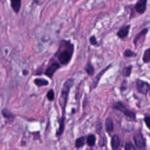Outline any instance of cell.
<instances>
[{
  "label": "cell",
  "instance_id": "6da1fadb",
  "mask_svg": "<svg viewBox=\"0 0 150 150\" xmlns=\"http://www.w3.org/2000/svg\"><path fill=\"white\" fill-rule=\"evenodd\" d=\"M74 51V45L70 41L62 40L60 42L57 56L62 64L66 65L70 61Z\"/></svg>",
  "mask_w": 150,
  "mask_h": 150
},
{
  "label": "cell",
  "instance_id": "7a4b0ae2",
  "mask_svg": "<svg viewBox=\"0 0 150 150\" xmlns=\"http://www.w3.org/2000/svg\"><path fill=\"white\" fill-rule=\"evenodd\" d=\"M74 83V80L72 79H70L67 80L62 88V91L60 93V95L59 98V105L62 110V117H64V113H65V109L66 106L67 104V98L69 96V93L70 92L71 87L73 86Z\"/></svg>",
  "mask_w": 150,
  "mask_h": 150
},
{
  "label": "cell",
  "instance_id": "3957f363",
  "mask_svg": "<svg viewBox=\"0 0 150 150\" xmlns=\"http://www.w3.org/2000/svg\"><path fill=\"white\" fill-rule=\"evenodd\" d=\"M114 108L121 112H122L125 115L129 118H135L136 114L134 112L130 110L127 108L120 101L116 102L114 105Z\"/></svg>",
  "mask_w": 150,
  "mask_h": 150
},
{
  "label": "cell",
  "instance_id": "277c9868",
  "mask_svg": "<svg viewBox=\"0 0 150 150\" xmlns=\"http://www.w3.org/2000/svg\"><path fill=\"white\" fill-rule=\"evenodd\" d=\"M133 139L137 148L139 150H145L146 148L145 139L141 132H137L133 136Z\"/></svg>",
  "mask_w": 150,
  "mask_h": 150
},
{
  "label": "cell",
  "instance_id": "5b68a950",
  "mask_svg": "<svg viewBox=\"0 0 150 150\" xmlns=\"http://www.w3.org/2000/svg\"><path fill=\"white\" fill-rule=\"evenodd\" d=\"M137 90L139 93L146 95L149 90L150 86L148 83L140 79H138L136 82Z\"/></svg>",
  "mask_w": 150,
  "mask_h": 150
},
{
  "label": "cell",
  "instance_id": "8992f818",
  "mask_svg": "<svg viewBox=\"0 0 150 150\" xmlns=\"http://www.w3.org/2000/svg\"><path fill=\"white\" fill-rule=\"evenodd\" d=\"M60 66L57 62H54L51 65H50L49 67H47V69L45 70V74L46 76L51 78L53 74L56 72V71L60 68Z\"/></svg>",
  "mask_w": 150,
  "mask_h": 150
},
{
  "label": "cell",
  "instance_id": "52a82bcc",
  "mask_svg": "<svg viewBox=\"0 0 150 150\" xmlns=\"http://www.w3.org/2000/svg\"><path fill=\"white\" fill-rule=\"evenodd\" d=\"M147 1L146 0H139L137 2L135 5V8L137 12L140 14H142L146 10V4Z\"/></svg>",
  "mask_w": 150,
  "mask_h": 150
},
{
  "label": "cell",
  "instance_id": "ba28073f",
  "mask_svg": "<svg viewBox=\"0 0 150 150\" xmlns=\"http://www.w3.org/2000/svg\"><path fill=\"white\" fill-rule=\"evenodd\" d=\"M121 141L119 137L117 135H114L111 139V146L112 150L118 149L120 145Z\"/></svg>",
  "mask_w": 150,
  "mask_h": 150
},
{
  "label": "cell",
  "instance_id": "9c48e42d",
  "mask_svg": "<svg viewBox=\"0 0 150 150\" xmlns=\"http://www.w3.org/2000/svg\"><path fill=\"white\" fill-rule=\"evenodd\" d=\"M129 28H130V25H125L122 26L117 32V36L122 39L125 38L129 33Z\"/></svg>",
  "mask_w": 150,
  "mask_h": 150
},
{
  "label": "cell",
  "instance_id": "30bf717a",
  "mask_svg": "<svg viewBox=\"0 0 150 150\" xmlns=\"http://www.w3.org/2000/svg\"><path fill=\"white\" fill-rule=\"evenodd\" d=\"M105 127L107 132L108 134H110L114 129V123L110 117H107L105 122Z\"/></svg>",
  "mask_w": 150,
  "mask_h": 150
},
{
  "label": "cell",
  "instance_id": "8fae6325",
  "mask_svg": "<svg viewBox=\"0 0 150 150\" xmlns=\"http://www.w3.org/2000/svg\"><path fill=\"white\" fill-rule=\"evenodd\" d=\"M148 31V28H145L144 29H142L139 33H138L137 36H135V39H134V43L135 44V45H137V43H138V40H140L141 38H142V37H145V36L146 35V34L147 33Z\"/></svg>",
  "mask_w": 150,
  "mask_h": 150
},
{
  "label": "cell",
  "instance_id": "7c38bea8",
  "mask_svg": "<svg viewBox=\"0 0 150 150\" xmlns=\"http://www.w3.org/2000/svg\"><path fill=\"white\" fill-rule=\"evenodd\" d=\"M11 5L15 12H18L21 6V1L20 0H11Z\"/></svg>",
  "mask_w": 150,
  "mask_h": 150
},
{
  "label": "cell",
  "instance_id": "4fadbf2b",
  "mask_svg": "<svg viewBox=\"0 0 150 150\" xmlns=\"http://www.w3.org/2000/svg\"><path fill=\"white\" fill-rule=\"evenodd\" d=\"M64 120L65 117H62L59 121V127L56 132V135L57 136H60L62 134L64 129Z\"/></svg>",
  "mask_w": 150,
  "mask_h": 150
},
{
  "label": "cell",
  "instance_id": "5bb4252c",
  "mask_svg": "<svg viewBox=\"0 0 150 150\" xmlns=\"http://www.w3.org/2000/svg\"><path fill=\"white\" fill-rule=\"evenodd\" d=\"M34 83L37 86H47L49 84V81L44 79H40V78H37L34 80Z\"/></svg>",
  "mask_w": 150,
  "mask_h": 150
},
{
  "label": "cell",
  "instance_id": "9a60e30c",
  "mask_svg": "<svg viewBox=\"0 0 150 150\" xmlns=\"http://www.w3.org/2000/svg\"><path fill=\"white\" fill-rule=\"evenodd\" d=\"M96 139V138L95 135L94 134H90L86 138L87 144L90 146H93L95 145Z\"/></svg>",
  "mask_w": 150,
  "mask_h": 150
},
{
  "label": "cell",
  "instance_id": "2e32d148",
  "mask_svg": "<svg viewBox=\"0 0 150 150\" xmlns=\"http://www.w3.org/2000/svg\"><path fill=\"white\" fill-rule=\"evenodd\" d=\"M85 144V137H81L75 141V146L79 148Z\"/></svg>",
  "mask_w": 150,
  "mask_h": 150
},
{
  "label": "cell",
  "instance_id": "e0dca14e",
  "mask_svg": "<svg viewBox=\"0 0 150 150\" xmlns=\"http://www.w3.org/2000/svg\"><path fill=\"white\" fill-rule=\"evenodd\" d=\"M84 69H85L86 73H87L88 75H90V76L93 75V74H94V67H93L92 64H91L90 62H88V63L86 64V66Z\"/></svg>",
  "mask_w": 150,
  "mask_h": 150
},
{
  "label": "cell",
  "instance_id": "ac0fdd59",
  "mask_svg": "<svg viewBox=\"0 0 150 150\" xmlns=\"http://www.w3.org/2000/svg\"><path fill=\"white\" fill-rule=\"evenodd\" d=\"M111 66V65H108L106 68H105L104 69H103L101 71H100L98 74V75L96 77V78H95V80H94V84H94V87H96L97 86V83H98V82L99 81V80H100V78L101 77V76H103V74L106 71V70L110 67Z\"/></svg>",
  "mask_w": 150,
  "mask_h": 150
},
{
  "label": "cell",
  "instance_id": "d6986e66",
  "mask_svg": "<svg viewBox=\"0 0 150 150\" xmlns=\"http://www.w3.org/2000/svg\"><path fill=\"white\" fill-rule=\"evenodd\" d=\"M142 60L145 63L150 62V48H148L146 50H145L143 55Z\"/></svg>",
  "mask_w": 150,
  "mask_h": 150
},
{
  "label": "cell",
  "instance_id": "ffe728a7",
  "mask_svg": "<svg viewBox=\"0 0 150 150\" xmlns=\"http://www.w3.org/2000/svg\"><path fill=\"white\" fill-rule=\"evenodd\" d=\"M2 114L3 115V116L6 118H13V114L11 113V112L7 108H5L2 110Z\"/></svg>",
  "mask_w": 150,
  "mask_h": 150
},
{
  "label": "cell",
  "instance_id": "44dd1931",
  "mask_svg": "<svg viewBox=\"0 0 150 150\" xmlns=\"http://www.w3.org/2000/svg\"><path fill=\"white\" fill-rule=\"evenodd\" d=\"M131 71H132V66H127L123 69L122 74L124 76L129 77L131 73Z\"/></svg>",
  "mask_w": 150,
  "mask_h": 150
},
{
  "label": "cell",
  "instance_id": "7402d4cb",
  "mask_svg": "<svg viewBox=\"0 0 150 150\" xmlns=\"http://www.w3.org/2000/svg\"><path fill=\"white\" fill-rule=\"evenodd\" d=\"M136 53L130 49H126L124 52V55L125 57H133L136 56Z\"/></svg>",
  "mask_w": 150,
  "mask_h": 150
},
{
  "label": "cell",
  "instance_id": "603a6c76",
  "mask_svg": "<svg viewBox=\"0 0 150 150\" xmlns=\"http://www.w3.org/2000/svg\"><path fill=\"white\" fill-rule=\"evenodd\" d=\"M47 97L49 101H53L54 98V93L53 89H50L47 93Z\"/></svg>",
  "mask_w": 150,
  "mask_h": 150
},
{
  "label": "cell",
  "instance_id": "cb8c5ba5",
  "mask_svg": "<svg viewBox=\"0 0 150 150\" xmlns=\"http://www.w3.org/2000/svg\"><path fill=\"white\" fill-rule=\"evenodd\" d=\"M125 150H136L134 145L131 142H127L125 145Z\"/></svg>",
  "mask_w": 150,
  "mask_h": 150
},
{
  "label": "cell",
  "instance_id": "d4e9b609",
  "mask_svg": "<svg viewBox=\"0 0 150 150\" xmlns=\"http://www.w3.org/2000/svg\"><path fill=\"white\" fill-rule=\"evenodd\" d=\"M89 41H90V43L91 45H96L97 43V39L96 38H95V36L93 35V36H91L90 39H89Z\"/></svg>",
  "mask_w": 150,
  "mask_h": 150
},
{
  "label": "cell",
  "instance_id": "484cf974",
  "mask_svg": "<svg viewBox=\"0 0 150 150\" xmlns=\"http://www.w3.org/2000/svg\"><path fill=\"white\" fill-rule=\"evenodd\" d=\"M144 121L146 127L150 129V116H146L144 118Z\"/></svg>",
  "mask_w": 150,
  "mask_h": 150
},
{
  "label": "cell",
  "instance_id": "4316f807",
  "mask_svg": "<svg viewBox=\"0 0 150 150\" xmlns=\"http://www.w3.org/2000/svg\"><path fill=\"white\" fill-rule=\"evenodd\" d=\"M22 73H23V74L24 75H26V74H28V71L26 70H24L22 71Z\"/></svg>",
  "mask_w": 150,
  "mask_h": 150
},
{
  "label": "cell",
  "instance_id": "83f0119b",
  "mask_svg": "<svg viewBox=\"0 0 150 150\" xmlns=\"http://www.w3.org/2000/svg\"><path fill=\"white\" fill-rule=\"evenodd\" d=\"M88 150H93V149H88Z\"/></svg>",
  "mask_w": 150,
  "mask_h": 150
},
{
  "label": "cell",
  "instance_id": "f1b7e54d",
  "mask_svg": "<svg viewBox=\"0 0 150 150\" xmlns=\"http://www.w3.org/2000/svg\"><path fill=\"white\" fill-rule=\"evenodd\" d=\"M149 95H150V92H149Z\"/></svg>",
  "mask_w": 150,
  "mask_h": 150
}]
</instances>
